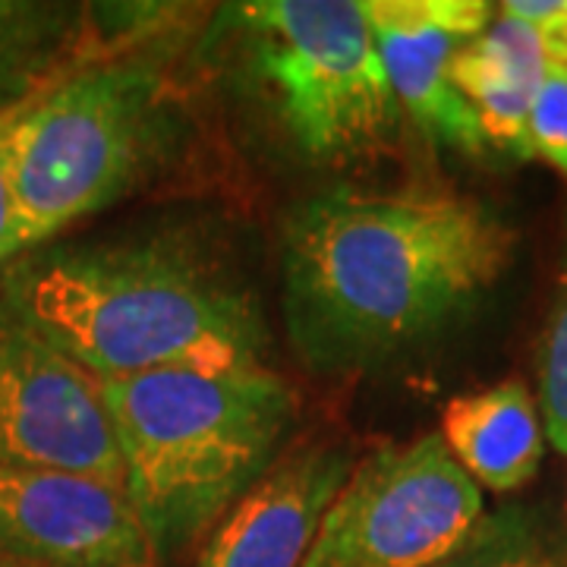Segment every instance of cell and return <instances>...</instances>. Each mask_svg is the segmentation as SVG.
Here are the masks:
<instances>
[{
  "label": "cell",
  "instance_id": "obj_1",
  "mask_svg": "<svg viewBox=\"0 0 567 567\" xmlns=\"http://www.w3.org/2000/svg\"><path fill=\"white\" fill-rule=\"evenodd\" d=\"M511 249L514 230L470 196H309L281 234L287 341L319 375L391 363L464 316Z\"/></svg>",
  "mask_w": 567,
  "mask_h": 567
},
{
  "label": "cell",
  "instance_id": "obj_2",
  "mask_svg": "<svg viewBox=\"0 0 567 567\" xmlns=\"http://www.w3.org/2000/svg\"><path fill=\"white\" fill-rule=\"evenodd\" d=\"M0 303L95 379L265 369L252 290L186 240L44 249L7 271Z\"/></svg>",
  "mask_w": 567,
  "mask_h": 567
},
{
  "label": "cell",
  "instance_id": "obj_3",
  "mask_svg": "<svg viewBox=\"0 0 567 567\" xmlns=\"http://www.w3.org/2000/svg\"><path fill=\"white\" fill-rule=\"evenodd\" d=\"M123 492L158 565L215 527L271 470L297 394L265 369H162L99 379Z\"/></svg>",
  "mask_w": 567,
  "mask_h": 567
},
{
  "label": "cell",
  "instance_id": "obj_4",
  "mask_svg": "<svg viewBox=\"0 0 567 567\" xmlns=\"http://www.w3.org/2000/svg\"><path fill=\"white\" fill-rule=\"evenodd\" d=\"M167 82L158 58L70 70L17 111L10 162L25 249L117 203L164 142Z\"/></svg>",
  "mask_w": 567,
  "mask_h": 567
},
{
  "label": "cell",
  "instance_id": "obj_5",
  "mask_svg": "<svg viewBox=\"0 0 567 567\" xmlns=\"http://www.w3.org/2000/svg\"><path fill=\"white\" fill-rule=\"evenodd\" d=\"M246 73L306 162L344 167L385 152L401 104L365 0H249L224 10Z\"/></svg>",
  "mask_w": 567,
  "mask_h": 567
},
{
  "label": "cell",
  "instance_id": "obj_6",
  "mask_svg": "<svg viewBox=\"0 0 567 567\" xmlns=\"http://www.w3.org/2000/svg\"><path fill=\"white\" fill-rule=\"evenodd\" d=\"M483 520V492L442 435L375 447L324 511L303 567H432Z\"/></svg>",
  "mask_w": 567,
  "mask_h": 567
},
{
  "label": "cell",
  "instance_id": "obj_7",
  "mask_svg": "<svg viewBox=\"0 0 567 567\" xmlns=\"http://www.w3.org/2000/svg\"><path fill=\"white\" fill-rule=\"evenodd\" d=\"M0 466L61 470L123 486L99 379L0 303Z\"/></svg>",
  "mask_w": 567,
  "mask_h": 567
},
{
  "label": "cell",
  "instance_id": "obj_8",
  "mask_svg": "<svg viewBox=\"0 0 567 567\" xmlns=\"http://www.w3.org/2000/svg\"><path fill=\"white\" fill-rule=\"evenodd\" d=\"M0 555L39 567H162L123 486L0 466Z\"/></svg>",
  "mask_w": 567,
  "mask_h": 567
},
{
  "label": "cell",
  "instance_id": "obj_9",
  "mask_svg": "<svg viewBox=\"0 0 567 567\" xmlns=\"http://www.w3.org/2000/svg\"><path fill=\"white\" fill-rule=\"evenodd\" d=\"M365 13L406 117L432 142L466 155L483 152V126L451 82V61L486 32L495 7L486 0H365Z\"/></svg>",
  "mask_w": 567,
  "mask_h": 567
},
{
  "label": "cell",
  "instance_id": "obj_10",
  "mask_svg": "<svg viewBox=\"0 0 567 567\" xmlns=\"http://www.w3.org/2000/svg\"><path fill=\"white\" fill-rule=\"evenodd\" d=\"M350 470V447L338 442L284 457L218 520L196 567H303Z\"/></svg>",
  "mask_w": 567,
  "mask_h": 567
},
{
  "label": "cell",
  "instance_id": "obj_11",
  "mask_svg": "<svg viewBox=\"0 0 567 567\" xmlns=\"http://www.w3.org/2000/svg\"><path fill=\"white\" fill-rule=\"evenodd\" d=\"M439 435L466 476L492 492L527 486L548 442L539 404L520 379L447 401Z\"/></svg>",
  "mask_w": 567,
  "mask_h": 567
},
{
  "label": "cell",
  "instance_id": "obj_12",
  "mask_svg": "<svg viewBox=\"0 0 567 567\" xmlns=\"http://www.w3.org/2000/svg\"><path fill=\"white\" fill-rule=\"evenodd\" d=\"M548 70L546 54L529 25L505 10L486 32L466 41L451 61V82L476 111L486 142L527 155V117L536 85Z\"/></svg>",
  "mask_w": 567,
  "mask_h": 567
},
{
  "label": "cell",
  "instance_id": "obj_13",
  "mask_svg": "<svg viewBox=\"0 0 567 567\" xmlns=\"http://www.w3.org/2000/svg\"><path fill=\"white\" fill-rule=\"evenodd\" d=\"M80 7L0 0V117L63 80V61L80 41Z\"/></svg>",
  "mask_w": 567,
  "mask_h": 567
},
{
  "label": "cell",
  "instance_id": "obj_14",
  "mask_svg": "<svg viewBox=\"0 0 567 567\" xmlns=\"http://www.w3.org/2000/svg\"><path fill=\"white\" fill-rule=\"evenodd\" d=\"M432 567H567V543L524 514L483 517L461 546Z\"/></svg>",
  "mask_w": 567,
  "mask_h": 567
},
{
  "label": "cell",
  "instance_id": "obj_15",
  "mask_svg": "<svg viewBox=\"0 0 567 567\" xmlns=\"http://www.w3.org/2000/svg\"><path fill=\"white\" fill-rule=\"evenodd\" d=\"M539 406L546 439L567 454V259L539 347Z\"/></svg>",
  "mask_w": 567,
  "mask_h": 567
},
{
  "label": "cell",
  "instance_id": "obj_16",
  "mask_svg": "<svg viewBox=\"0 0 567 567\" xmlns=\"http://www.w3.org/2000/svg\"><path fill=\"white\" fill-rule=\"evenodd\" d=\"M527 155L546 162L567 181V66L548 63L527 117Z\"/></svg>",
  "mask_w": 567,
  "mask_h": 567
},
{
  "label": "cell",
  "instance_id": "obj_17",
  "mask_svg": "<svg viewBox=\"0 0 567 567\" xmlns=\"http://www.w3.org/2000/svg\"><path fill=\"white\" fill-rule=\"evenodd\" d=\"M498 10L529 25L551 66H567V0H507Z\"/></svg>",
  "mask_w": 567,
  "mask_h": 567
},
{
  "label": "cell",
  "instance_id": "obj_18",
  "mask_svg": "<svg viewBox=\"0 0 567 567\" xmlns=\"http://www.w3.org/2000/svg\"><path fill=\"white\" fill-rule=\"evenodd\" d=\"M13 117H17V111L0 117V265L25 252L17 183H13V162H10V126H13Z\"/></svg>",
  "mask_w": 567,
  "mask_h": 567
},
{
  "label": "cell",
  "instance_id": "obj_19",
  "mask_svg": "<svg viewBox=\"0 0 567 567\" xmlns=\"http://www.w3.org/2000/svg\"><path fill=\"white\" fill-rule=\"evenodd\" d=\"M0 567H39V565H29V561H20V558H10V555H0Z\"/></svg>",
  "mask_w": 567,
  "mask_h": 567
}]
</instances>
